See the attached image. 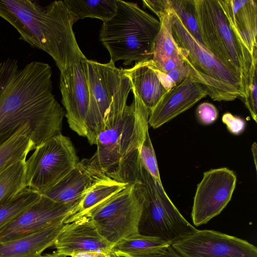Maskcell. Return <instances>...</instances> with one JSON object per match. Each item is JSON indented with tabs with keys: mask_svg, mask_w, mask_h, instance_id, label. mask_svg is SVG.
I'll list each match as a JSON object with an SVG mask.
<instances>
[{
	"mask_svg": "<svg viewBox=\"0 0 257 257\" xmlns=\"http://www.w3.org/2000/svg\"><path fill=\"white\" fill-rule=\"evenodd\" d=\"M49 64L33 61L0 62V146L28 124L36 146L61 134L65 112L52 93Z\"/></svg>",
	"mask_w": 257,
	"mask_h": 257,
	"instance_id": "1",
	"label": "cell"
},
{
	"mask_svg": "<svg viewBox=\"0 0 257 257\" xmlns=\"http://www.w3.org/2000/svg\"><path fill=\"white\" fill-rule=\"evenodd\" d=\"M0 17L17 30L20 39L48 54L60 71L86 58L64 1L43 7L31 0H0Z\"/></svg>",
	"mask_w": 257,
	"mask_h": 257,
	"instance_id": "2",
	"label": "cell"
},
{
	"mask_svg": "<svg viewBox=\"0 0 257 257\" xmlns=\"http://www.w3.org/2000/svg\"><path fill=\"white\" fill-rule=\"evenodd\" d=\"M122 75L96 139L97 150L88 159L106 176L125 157L140 148L148 131L150 111Z\"/></svg>",
	"mask_w": 257,
	"mask_h": 257,
	"instance_id": "3",
	"label": "cell"
},
{
	"mask_svg": "<svg viewBox=\"0 0 257 257\" xmlns=\"http://www.w3.org/2000/svg\"><path fill=\"white\" fill-rule=\"evenodd\" d=\"M108 177L124 183L138 181L144 186L146 200L139 225L140 234L159 237L172 244L198 230L181 214L162 184L144 169L139 149L123 158Z\"/></svg>",
	"mask_w": 257,
	"mask_h": 257,
	"instance_id": "4",
	"label": "cell"
},
{
	"mask_svg": "<svg viewBox=\"0 0 257 257\" xmlns=\"http://www.w3.org/2000/svg\"><path fill=\"white\" fill-rule=\"evenodd\" d=\"M160 28L159 20L137 4L117 0L116 12L103 22L99 39L110 54V61L122 60L127 65L152 59Z\"/></svg>",
	"mask_w": 257,
	"mask_h": 257,
	"instance_id": "5",
	"label": "cell"
},
{
	"mask_svg": "<svg viewBox=\"0 0 257 257\" xmlns=\"http://www.w3.org/2000/svg\"><path fill=\"white\" fill-rule=\"evenodd\" d=\"M172 34L190 74L201 83L213 100L243 98L240 77L215 58L186 29L171 10Z\"/></svg>",
	"mask_w": 257,
	"mask_h": 257,
	"instance_id": "6",
	"label": "cell"
},
{
	"mask_svg": "<svg viewBox=\"0 0 257 257\" xmlns=\"http://www.w3.org/2000/svg\"><path fill=\"white\" fill-rule=\"evenodd\" d=\"M195 4L204 47L239 75L244 98L253 56L237 39L218 0H195Z\"/></svg>",
	"mask_w": 257,
	"mask_h": 257,
	"instance_id": "7",
	"label": "cell"
},
{
	"mask_svg": "<svg viewBox=\"0 0 257 257\" xmlns=\"http://www.w3.org/2000/svg\"><path fill=\"white\" fill-rule=\"evenodd\" d=\"M145 200L144 186L138 181H133L83 216L89 218L100 235L114 244L122 238L139 233Z\"/></svg>",
	"mask_w": 257,
	"mask_h": 257,
	"instance_id": "8",
	"label": "cell"
},
{
	"mask_svg": "<svg viewBox=\"0 0 257 257\" xmlns=\"http://www.w3.org/2000/svg\"><path fill=\"white\" fill-rule=\"evenodd\" d=\"M79 162L70 139L59 134L36 147L25 162L26 187L43 194Z\"/></svg>",
	"mask_w": 257,
	"mask_h": 257,
	"instance_id": "9",
	"label": "cell"
},
{
	"mask_svg": "<svg viewBox=\"0 0 257 257\" xmlns=\"http://www.w3.org/2000/svg\"><path fill=\"white\" fill-rule=\"evenodd\" d=\"M81 63L89 93L86 137L90 145H96L105 114L120 83L122 72L111 61L100 63L85 58Z\"/></svg>",
	"mask_w": 257,
	"mask_h": 257,
	"instance_id": "10",
	"label": "cell"
},
{
	"mask_svg": "<svg viewBox=\"0 0 257 257\" xmlns=\"http://www.w3.org/2000/svg\"><path fill=\"white\" fill-rule=\"evenodd\" d=\"M235 173L227 168L208 170L197 185L191 212L193 224L207 223L230 201L236 184Z\"/></svg>",
	"mask_w": 257,
	"mask_h": 257,
	"instance_id": "11",
	"label": "cell"
},
{
	"mask_svg": "<svg viewBox=\"0 0 257 257\" xmlns=\"http://www.w3.org/2000/svg\"><path fill=\"white\" fill-rule=\"evenodd\" d=\"M171 245L182 257H257L254 245L213 230H197Z\"/></svg>",
	"mask_w": 257,
	"mask_h": 257,
	"instance_id": "12",
	"label": "cell"
},
{
	"mask_svg": "<svg viewBox=\"0 0 257 257\" xmlns=\"http://www.w3.org/2000/svg\"><path fill=\"white\" fill-rule=\"evenodd\" d=\"M80 201L62 204L42 194L38 202L0 230V242L25 236L53 225L65 224L76 212Z\"/></svg>",
	"mask_w": 257,
	"mask_h": 257,
	"instance_id": "13",
	"label": "cell"
},
{
	"mask_svg": "<svg viewBox=\"0 0 257 257\" xmlns=\"http://www.w3.org/2000/svg\"><path fill=\"white\" fill-rule=\"evenodd\" d=\"M60 89L69 127L78 135L86 137L89 93L81 62L60 71Z\"/></svg>",
	"mask_w": 257,
	"mask_h": 257,
	"instance_id": "14",
	"label": "cell"
},
{
	"mask_svg": "<svg viewBox=\"0 0 257 257\" xmlns=\"http://www.w3.org/2000/svg\"><path fill=\"white\" fill-rule=\"evenodd\" d=\"M207 96L203 85L191 75L167 91L150 111L149 124L157 128Z\"/></svg>",
	"mask_w": 257,
	"mask_h": 257,
	"instance_id": "15",
	"label": "cell"
},
{
	"mask_svg": "<svg viewBox=\"0 0 257 257\" xmlns=\"http://www.w3.org/2000/svg\"><path fill=\"white\" fill-rule=\"evenodd\" d=\"M113 245L100 235L89 218L83 216L65 224L53 246L58 254L66 257L79 251H98L112 255Z\"/></svg>",
	"mask_w": 257,
	"mask_h": 257,
	"instance_id": "16",
	"label": "cell"
},
{
	"mask_svg": "<svg viewBox=\"0 0 257 257\" xmlns=\"http://www.w3.org/2000/svg\"><path fill=\"white\" fill-rule=\"evenodd\" d=\"M108 177L92 167L87 159H84L43 195L62 204L76 202L80 201L94 185Z\"/></svg>",
	"mask_w": 257,
	"mask_h": 257,
	"instance_id": "17",
	"label": "cell"
},
{
	"mask_svg": "<svg viewBox=\"0 0 257 257\" xmlns=\"http://www.w3.org/2000/svg\"><path fill=\"white\" fill-rule=\"evenodd\" d=\"M237 39L252 57L257 50V2L218 0Z\"/></svg>",
	"mask_w": 257,
	"mask_h": 257,
	"instance_id": "18",
	"label": "cell"
},
{
	"mask_svg": "<svg viewBox=\"0 0 257 257\" xmlns=\"http://www.w3.org/2000/svg\"><path fill=\"white\" fill-rule=\"evenodd\" d=\"M65 224H55L43 229L0 242V257H38L53 246Z\"/></svg>",
	"mask_w": 257,
	"mask_h": 257,
	"instance_id": "19",
	"label": "cell"
},
{
	"mask_svg": "<svg viewBox=\"0 0 257 257\" xmlns=\"http://www.w3.org/2000/svg\"><path fill=\"white\" fill-rule=\"evenodd\" d=\"M151 59L136 62L129 69H121L129 78L132 89L150 112L167 92L152 67Z\"/></svg>",
	"mask_w": 257,
	"mask_h": 257,
	"instance_id": "20",
	"label": "cell"
},
{
	"mask_svg": "<svg viewBox=\"0 0 257 257\" xmlns=\"http://www.w3.org/2000/svg\"><path fill=\"white\" fill-rule=\"evenodd\" d=\"M32 138L31 126L26 124L0 146V174L11 165L26 160L36 148Z\"/></svg>",
	"mask_w": 257,
	"mask_h": 257,
	"instance_id": "21",
	"label": "cell"
},
{
	"mask_svg": "<svg viewBox=\"0 0 257 257\" xmlns=\"http://www.w3.org/2000/svg\"><path fill=\"white\" fill-rule=\"evenodd\" d=\"M127 185L109 177L97 183L85 194L77 206L76 212L66 220L65 224L81 218L90 209L121 191Z\"/></svg>",
	"mask_w": 257,
	"mask_h": 257,
	"instance_id": "22",
	"label": "cell"
},
{
	"mask_svg": "<svg viewBox=\"0 0 257 257\" xmlns=\"http://www.w3.org/2000/svg\"><path fill=\"white\" fill-rule=\"evenodd\" d=\"M73 22L85 18H97L106 22L116 13L117 0H65Z\"/></svg>",
	"mask_w": 257,
	"mask_h": 257,
	"instance_id": "23",
	"label": "cell"
},
{
	"mask_svg": "<svg viewBox=\"0 0 257 257\" xmlns=\"http://www.w3.org/2000/svg\"><path fill=\"white\" fill-rule=\"evenodd\" d=\"M170 11L159 19L160 28L156 38L152 60L158 65L170 58L182 59L179 49L172 34Z\"/></svg>",
	"mask_w": 257,
	"mask_h": 257,
	"instance_id": "24",
	"label": "cell"
},
{
	"mask_svg": "<svg viewBox=\"0 0 257 257\" xmlns=\"http://www.w3.org/2000/svg\"><path fill=\"white\" fill-rule=\"evenodd\" d=\"M42 195L33 189L25 187L0 205V230L38 202Z\"/></svg>",
	"mask_w": 257,
	"mask_h": 257,
	"instance_id": "25",
	"label": "cell"
},
{
	"mask_svg": "<svg viewBox=\"0 0 257 257\" xmlns=\"http://www.w3.org/2000/svg\"><path fill=\"white\" fill-rule=\"evenodd\" d=\"M171 244L162 239L140 233L122 238L114 243L111 248V254L125 257L128 254L152 251Z\"/></svg>",
	"mask_w": 257,
	"mask_h": 257,
	"instance_id": "26",
	"label": "cell"
},
{
	"mask_svg": "<svg viewBox=\"0 0 257 257\" xmlns=\"http://www.w3.org/2000/svg\"><path fill=\"white\" fill-rule=\"evenodd\" d=\"M25 161L12 165L0 174V205L26 187L25 184Z\"/></svg>",
	"mask_w": 257,
	"mask_h": 257,
	"instance_id": "27",
	"label": "cell"
},
{
	"mask_svg": "<svg viewBox=\"0 0 257 257\" xmlns=\"http://www.w3.org/2000/svg\"><path fill=\"white\" fill-rule=\"evenodd\" d=\"M170 2L172 10L186 29L204 46L197 21L195 0H170Z\"/></svg>",
	"mask_w": 257,
	"mask_h": 257,
	"instance_id": "28",
	"label": "cell"
},
{
	"mask_svg": "<svg viewBox=\"0 0 257 257\" xmlns=\"http://www.w3.org/2000/svg\"><path fill=\"white\" fill-rule=\"evenodd\" d=\"M141 164L144 169L158 182L162 183L155 152L149 136V131L139 148Z\"/></svg>",
	"mask_w": 257,
	"mask_h": 257,
	"instance_id": "29",
	"label": "cell"
},
{
	"mask_svg": "<svg viewBox=\"0 0 257 257\" xmlns=\"http://www.w3.org/2000/svg\"><path fill=\"white\" fill-rule=\"evenodd\" d=\"M257 52L253 54V61L248 76L244 102L251 116L257 122Z\"/></svg>",
	"mask_w": 257,
	"mask_h": 257,
	"instance_id": "30",
	"label": "cell"
},
{
	"mask_svg": "<svg viewBox=\"0 0 257 257\" xmlns=\"http://www.w3.org/2000/svg\"><path fill=\"white\" fill-rule=\"evenodd\" d=\"M218 114L216 107L209 102L201 103L196 109L197 119L201 123L204 125H208L213 123L217 118Z\"/></svg>",
	"mask_w": 257,
	"mask_h": 257,
	"instance_id": "31",
	"label": "cell"
},
{
	"mask_svg": "<svg viewBox=\"0 0 257 257\" xmlns=\"http://www.w3.org/2000/svg\"><path fill=\"white\" fill-rule=\"evenodd\" d=\"M222 122L231 134L238 135L241 134L245 127V121L241 118L234 116L230 112L225 113L222 117Z\"/></svg>",
	"mask_w": 257,
	"mask_h": 257,
	"instance_id": "32",
	"label": "cell"
},
{
	"mask_svg": "<svg viewBox=\"0 0 257 257\" xmlns=\"http://www.w3.org/2000/svg\"><path fill=\"white\" fill-rule=\"evenodd\" d=\"M125 257H182L172 246L168 244L156 249L142 253L128 254Z\"/></svg>",
	"mask_w": 257,
	"mask_h": 257,
	"instance_id": "33",
	"label": "cell"
},
{
	"mask_svg": "<svg viewBox=\"0 0 257 257\" xmlns=\"http://www.w3.org/2000/svg\"><path fill=\"white\" fill-rule=\"evenodd\" d=\"M142 2L143 5L155 14L159 19L171 9L170 0H144Z\"/></svg>",
	"mask_w": 257,
	"mask_h": 257,
	"instance_id": "34",
	"label": "cell"
},
{
	"mask_svg": "<svg viewBox=\"0 0 257 257\" xmlns=\"http://www.w3.org/2000/svg\"><path fill=\"white\" fill-rule=\"evenodd\" d=\"M167 74L174 81L175 85L180 83L186 77L190 75L188 67L185 64L168 72Z\"/></svg>",
	"mask_w": 257,
	"mask_h": 257,
	"instance_id": "35",
	"label": "cell"
},
{
	"mask_svg": "<svg viewBox=\"0 0 257 257\" xmlns=\"http://www.w3.org/2000/svg\"><path fill=\"white\" fill-rule=\"evenodd\" d=\"M152 60V59H151ZM152 67L156 74L160 82L162 85L163 87L165 88L166 91H169L175 86V84L172 79L169 76V75L165 73L158 68H157L154 64L152 60Z\"/></svg>",
	"mask_w": 257,
	"mask_h": 257,
	"instance_id": "36",
	"label": "cell"
},
{
	"mask_svg": "<svg viewBox=\"0 0 257 257\" xmlns=\"http://www.w3.org/2000/svg\"><path fill=\"white\" fill-rule=\"evenodd\" d=\"M112 255L98 251H79L73 253L71 257H112Z\"/></svg>",
	"mask_w": 257,
	"mask_h": 257,
	"instance_id": "37",
	"label": "cell"
},
{
	"mask_svg": "<svg viewBox=\"0 0 257 257\" xmlns=\"http://www.w3.org/2000/svg\"><path fill=\"white\" fill-rule=\"evenodd\" d=\"M251 151L252 153L253 158L254 162L255 167L256 169V155H257V147L255 142H254L251 147Z\"/></svg>",
	"mask_w": 257,
	"mask_h": 257,
	"instance_id": "38",
	"label": "cell"
},
{
	"mask_svg": "<svg viewBox=\"0 0 257 257\" xmlns=\"http://www.w3.org/2000/svg\"><path fill=\"white\" fill-rule=\"evenodd\" d=\"M38 257H65L64 256L59 255L55 251L52 253L42 254Z\"/></svg>",
	"mask_w": 257,
	"mask_h": 257,
	"instance_id": "39",
	"label": "cell"
},
{
	"mask_svg": "<svg viewBox=\"0 0 257 257\" xmlns=\"http://www.w3.org/2000/svg\"><path fill=\"white\" fill-rule=\"evenodd\" d=\"M112 257H121V256H114V255H112Z\"/></svg>",
	"mask_w": 257,
	"mask_h": 257,
	"instance_id": "40",
	"label": "cell"
}]
</instances>
